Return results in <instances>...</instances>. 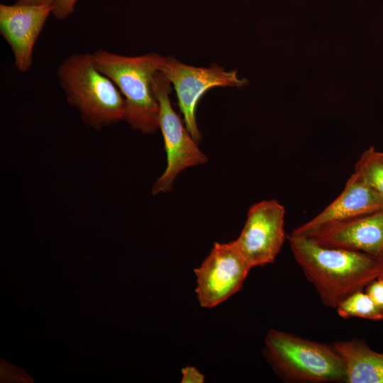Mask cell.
<instances>
[{
  "label": "cell",
  "instance_id": "cell-1",
  "mask_svg": "<svg viewBox=\"0 0 383 383\" xmlns=\"http://www.w3.org/2000/svg\"><path fill=\"white\" fill-rule=\"evenodd\" d=\"M296 262L321 300L335 308L379 277L382 258L319 245L309 237L287 236Z\"/></svg>",
  "mask_w": 383,
  "mask_h": 383
},
{
  "label": "cell",
  "instance_id": "cell-2",
  "mask_svg": "<svg viewBox=\"0 0 383 383\" xmlns=\"http://www.w3.org/2000/svg\"><path fill=\"white\" fill-rule=\"evenodd\" d=\"M92 56L96 67L113 82L125 99L124 121L135 130L154 133L160 126V104L152 82L167 57L154 52L130 57L105 50H97Z\"/></svg>",
  "mask_w": 383,
  "mask_h": 383
},
{
  "label": "cell",
  "instance_id": "cell-3",
  "mask_svg": "<svg viewBox=\"0 0 383 383\" xmlns=\"http://www.w3.org/2000/svg\"><path fill=\"white\" fill-rule=\"evenodd\" d=\"M57 77L67 103L91 128L100 131L125 120V99L96 67L92 53L70 55L58 66Z\"/></svg>",
  "mask_w": 383,
  "mask_h": 383
},
{
  "label": "cell",
  "instance_id": "cell-4",
  "mask_svg": "<svg viewBox=\"0 0 383 383\" xmlns=\"http://www.w3.org/2000/svg\"><path fill=\"white\" fill-rule=\"evenodd\" d=\"M265 355L276 372L289 382H346L345 362L332 345L270 330Z\"/></svg>",
  "mask_w": 383,
  "mask_h": 383
},
{
  "label": "cell",
  "instance_id": "cell-5",
  "mask_svg": "<svg viewBox=\"0 0 383 383\" xmlns=\"http://www.w3.org/2000/svg\"><path fill=\"white\" fill-rule=\"evenodd\" d=\"M152 88L160 104L159 128L167 155L166 168L152 188V194L155 195L170 192L182 170L205 164L208 159L173 109L169 97L171 83L160 71L154 76Z\"/></svg>",
  "mask_w": 383,
  "mask_h": 383
},
{
  "label": "cell",
  "instance_id": "cell-6",
  "mask_svg": "<svg viewBox=\"0 0 383 383\" xmlns=\"http://www.w3.org/2000/svg\"><path fill=\"white\" fill-rule=\"evenodd\" d=\"M160 72L174 85L184 124L196 142L201 139L196 120L201 96L215 87H240L247 83L235 70L226 71L216 64L209 67L190 66L172 57H167Z\"/></svg>",
  "mask_w": 383,
  "mask_h": 383
},
{
  "label": "cell",
  "instance_id": "cell-7",
  "mask_svg": "<svg viewBox=\"0 0 383 383\" xmlns=\"http://www.w3.org/2000/svg\"><path fill=\"white\" fill-rule=\"evenodd\" d=\"M285 209L276 199L263 200L249 209L244 226L233 242L251 267L274 261L287 238Z\"/></svg>",
  "mask_w": 383,
  "mask_h": 383
},
{
  "label": "cell",
  "instance_id": "cell-8",
  "mask_svg": "<svg viewBox=\"0 0 383 383\" xmlns=\"http://www.w3.org/2000/svg\"><path fill=\"white\" fill-rule=\"evenodd\" d=\"M251 268L233 241L215 243L201 265L194 269L201 306L214 307L237 293Z\"/></svg>",
  "mask_w": 383,
  "mask_h": 383
},
{
  "label": "cell",
  "instance_id": "cell-9",
  "mask_svg": "<svg viewBox=\"0 0 383 383\" xmlns=\"http://www.w3.org/2000/svg\"><path fill=\"white\" fill-rule=\"evenodd\" d=\"M52 10L51 4H0V33L9 45L14 66L21 72L32 67L34 45Z\"/></svg>",
  "mask_w": 383,
  "mask_h": 383
},
{
  "label": "cell",
  "instance_id": "cell-10",
  "mask_svg": "<svg viewBox=\"0 0 383 383\" xmlns=\"http://www.w3.org/2000/svg\"><path fill=\"white\" fill-rule=\"evenodd\" d=\"M383 209V196L353 172L340 194L313 218L295 228L292 235L308 237L323 228Z\"/></svg>",
  "mask_w": 383,
  "mask_h": 383
},
{
  "label": "cell",
  "instance_id": "cell-11",
  "mask_svg": "<svg viewBox=\"0 0 383 383\" xmlns=\"http://www.w3.org/2000/svg\"><path fill=\"white\" fill-rule=\"evenodd\" d=\"M319 245L383 257V209L338 223L308 236Z\"/></svg>",
  "mask_w": 383,
  "mask_h": 383
},
{
  "label": "cell",
  "instance_id": "cell-12",
  "mask_svg": "<svg viewBox=\"0 0 383 383\" xmlns=\"http://www.w3.org/2000/svg\"><path fill=\"white\" fill-rule=\"evenodd\" d=\"M333 346L345 362L346 383H383V353L360 340L335 341Z\"/></svg>",
  "mask_w": 383,
  "mask_h": 383
},
{
  "label": "cell",
  "instance_id": "cell-13",
  "mask_svg": "<svg viewBox=\"0 0 383 383\" xmlns=\"http://www.w3.org/2000/svg\"><path fill=\"white\" fill-rule=\"evenodd\" d=\"M339 316L343 318L358 317L373 321L383 319V313L377 307L366 292L357 291L345 298L336 307Z\"/></svg>",
  "mask_w": 383,
  "mask_h": 383
},
{
  "label": "cell",
  "instance_id": "cell-14",
  "mask_svg": "<svg viewBox=\"0 0 383 383\" xmlns=\"http://www.w3.org/2000/svg\"><path fill=\"white\" fill-rule=\"evenodd\" d=\"M354 172L364 183L383 196V160L373 147L363 152Z\"/></svg>",
  "mask_w": 383,
  "mask_h": 383
},
{
  "label": "cell",
  "instance_id": "cell-15",
  "mask_svg": "<svg viewBox=\"0 0 383 383\" xmlns=\"http://www.w3.org/2000/svg\"><path fill=\"white\" fill-rule=\"evenodd\" d=\"M78 0H54L52 15L57 20L62 21L71 16Z\"/></svg>",
  "mask_w": 383,
  "mask_h": 383
},
{
  "label": "cell",
  "instance_id": "cell-16",
  "mask_svg": "<svg viewBox=\"0 0 383 383\" xmlns=\"http://www.w3.org/2000/svg\"><path fill=\"white\" fill-rule=\"evenodd\" d=\"M365 292L383 313V277H379L372 281L367 285Z\"/></svg>",
  "mask_w": 383,
  "mask_h": 383
},
{
  "label": "cell",
  "instance_id": "cell-17",
  "mask_svg": "<svg viewBox=\"0 0 383 383\" xmlns=\"http://www.w3.org/2000/svg\"><path fill=\"white\" fill-rule=\"evenodd\" d=\"M182 383H203L204 376L195 367L187 366L182 370Z\"/></svg>",
  "mask_w": 383,
  "mask_h": 383
},
{
  "label": "cell",
  "instance_id": "cell-18",
  "mask_svg": "<svg viewBox=\"0 0 383 383\" xmlns=\"http://www.w3.org/2000/svg\"><path fill=\"white\" fill-rule=\"evenodd\" d=\"M54 0H18L16 3L20 4H33V5H40V4H52Z\"/></svg>",
  "mask_w": 383,
  "mask_h": 383
},
{
  "label": "cell",
  "instance_id": "cell-19",
  "mask_svg": "<svg viewBox=\"0 0 383 383\" xmlns=\"http://www.w3.org/2000/svg\"><path fill=\"white\" fill-rule=\"evenodd\" d=\"M379 277H383V257H382V260L381 272H380Z\"/></svg>",
  "mask_w": 383,
  "mask_h": 383
},
{
  "label": "cell",
  "instance_id": "cell-20",
  "mask_svg": "<svg viewBox=\"0 0 383 383\" xmlns=\"http://www.w3.org/2000/svg\"><path fill=\"white\" fill-rule=\"evenodd\" d=\"M378 156L383 160V152L377 151Z\"/></svg>",
  "mask_w": 383,
  "mask_h": 383
}]
</instances>
